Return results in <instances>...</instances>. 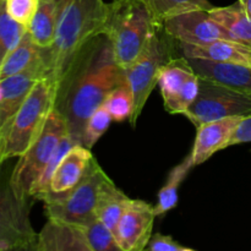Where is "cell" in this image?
Returning a JSON list of instances; mask_svg holds the SVG:
<instances>
[{
	"instance_id": "4316f807",
	"label": "cell",
	"mask_w": 251,
	"mask_h": 251,
	"mask_svg": "<svg viewBox=\"0 0 251 251\" xmlns=\"http://www.w3.org/2000/svg\"><path fill=\"white\" fill-rule=\"evenodd\" d=\"M112 120L113 118L109 114V112L103 105H100L98 109H96L90 115V118L86 122L81 145L92 150V147L97 144L98 140L103 136V134L110 126Z\"/></svg>"
},
{
	"instance_id": "9c48e42d",
	"label": "cell",
	"mask_w": 251,
	"mask_h": 251,
	"mask_svg": "<svg viewBox=\"0 0 251 251\" xmlns=\"http://www.w3.org/2000/svg\"><path fill=\"white\" fill-rule=\"evenodd\" d=\"M37 242L28 201L20 200L10 185L0 186V251H36Z\"/></svg>"
},
{
	"instance_id": "3957f363",
	"label": "cell",
	"mask_w": 251,
	"mask_h": 251,
	"mask_svg": "<svg viewBox=\"0 0 251 251\" xmlns=\"http://www.w3.org/2000/svg\"><path fill=\"white\" fill-rule=\"evenodd\" d=\"M156 26L139 0L108 2L102 34L112 44L115 61L120 68L126 69L136 60Z\"/></svg>"
},
{
	"instance_id": "6da1fadb",
	"label": "cell",
	"mask_w": 251,
	"mask_h": 251,
	"mask_svg": "<svg viewBox=\"0 0 251 251\" xmlns=\"http://www.w3.org/2000/svg\"><path fill=\"white\" fill-rule=\"evenodd\" d=\"M125 81L124 69L115 61L107 37L97 36L81 49L59 85L54 105L65 118L69 135L76 144L82 141L90 115L113 88Z\"/></svg>"
},
{
	"instance_id": "484cf974",
	"label": "cell",
	"mask_w": 251,
	"mask_h": 251,
	"mask_svg": "<svg viewBox=\"0 0 251 251\" xmlns=\"http://www.w3.org/2000/svg\"><path fill=\"white\" fill-rule=\"evenodd\" d=\"M102 105L109 112L115 122L122 123L129 120L134 110V96L127 81L113 88Z\"/></svg>"
},
{
	"instance_id": "d4e9b609",
	"label": "cell",
	"mask_w": 251,
	"mask_h": 251,
	"mask_svg": "<svg viewBox=\"0 0 251 251\" xmlns=\"http://www.w3.org/2000/svg\"><path fill=\"white\" fill-rule=\"evenodd\" d=\"M26 32V27L15 21L7 14L5 0H0V68Z\"/></svg>"
},
{
	"instance_id": "83f0119b",
	"label": "cell",
	"mask_w": 251,
	"mask_h": 251,
	"mask_svg": "<svg viewBox=\"0 0 251 251\" xmlns=\"http://www.w3.org/2000/svg\"><path fill=\"white\" fill-rule=\"evenodd\" d=\"M86 234L91 251H120L114 233L98 218L86 226Z\"/></svg>"
},
{
	"instance_id": "44dd1931",
	"label": "cell",
	"mask_w": 251,
	"mask_h": 251,
	"mask_svg": "<svg viewBox=\"0 0 251 251\" xmlns=\"http://www.w3.org/2000/svg\"><path fill=\"white\" fill-rule=\"evenodd\" d=\"M211 19L222 25L237 42L251 47V19L239 1L229 6H213L208 10Z\"/></svg>"
},
{
	"instance_id": "7402d4cb",
	"label": "cell",
	"mask_w": 251,
	"mask_h": 251,
	"mask_svg": "<svg viewBox=\"0 0 251 251\" xmlns=\"http://www.w3.org/2000/svg\"><path fill=\"white\" fill-rule=\"evenodd\" d=\"M44 59V49L37 46L29 36L28 31L25 33L20 43L6 56L0 68V80L22 73Z\"/></svg>"
},
{
	"instance_id": "8fae6325",
	"label": "cell",
	"mask_w": 251,
	"mask_h": 251,
	"mask_svg": "<svg viewBox=\"0 0 251 251\" xmlns=\"http://www.w3.org/2000/svg\"><path fill=\"white\" fill-rule=\"evenodd\" d=\"M46 61L41 60L22 73L0 80V172L12 123L36 82L46 77Z\"/></svg>"
},
{
	"instance_id": "4dcf8cb0",
	"label": "cell",
	"mask_w": 251,
	"mask_h": 251,
	"mask_svg": "<svg viewBox=\"0 0 251 251\" xmlns=\"http://www.w3.org/2000/svg\"><path fill=\"white\" fill-rule=\"evenodd\" d=\"M251 142V114L245 115L235 127L234 134L229 141V146Z\"/></svg>"
},
{
	"instance_id": "30bf717a",
	"label": "cell",
	"mask_w": 251,
	"mask_h": 251,
	"mask_svg": "<svg viewBox=\"0 0 251 251\" xmlns=\"http://www.w3.org/2000/svg\"><path fill=\"white\" fill-rule=\"evenodd\" d=\"M157 86L164 109L169 114L183 115L198 97L200 77L185 56H174L161 70Z\"/></svg>"
},
{
	"instance_id": "5b68a950",
	"label": "cell",
	"mask_w": 251,
	"mask_h": 251,
	"mask_svg": "<svg viewBox=\"0 0 251 251\" xmlns=\"http://www.w3.org/2000/svg\"><path fill=\"white\" fill-rule=\"evenodd\" d=\"M174 41L162 26H156L150 34L146 46L136 60L124 69L125 77L130 85L134 96V110L129 123L135 126L158 83V77L163 66L174 58Z\"/></svg>"
},
{
	"instance_id": "1f68e13d",
	"label": "cell",
	"mask_w": 251,
	"mask_h": 251,
	"mask_svg": "<svg viewBox=\"0 0 251 251\" xmlns=\"http://www.w3.org/2000/svg\"><path fill=\"white\" fill-rule=\"evenodd\" d=\"M238 1H239V4L242 5L243 10L247 12L248 16L251 19V0H238Z\"/></svg>"
},
{
	"instance_id": "9a60e30c",
	"label": "cell",
	"mask_w": 251,
	"mask_h": 251,
	"mask_svg": "<svg viewBox=\"0 0 251 251\" xmlns=\"http://www.w3.org/2000/svg\"><path fill=\"white\" fill-rule=\"evenodd\" d=\"M92 158L90 149L81 144L74 145L61 157L49 181L48 191L41 201L49 196H59L69 193L85 176Z\"/></svg>"
},
{
	"instance_id": "f1b7e54d",
	"label": "cell",
	"mask_w": 251,
	"mask_h": 251,
	"mask_svg": "<svg viewBox=\"0 0 251 251\" xmlns=\"http://www.w3.org/2000/svg\"><path fill=\"white\" fill-rule=\"evenodd\" d=\"M39 0H5L7 14L20 25L28 28L38 9Z\"/></svg>"
},
{
	"instance_id": "ffe728a7",
	"label": "cell",
	"mask_w": 251,
	"mask_h": 251,
	"mask_svg": "<svg viewBox=\"0 0 251 251\" xmlns=\"http://www.w3.org/2000/svg\"><path fill=\"white\" fill-rule=\"evenodd\" d=\"M132 199L120 190L112 179L108 176L102 183L96 203V216L102 221L113 233L115 232L118 222Z\"/></svg>"
},
{
	"instance_id": "4fadbf2b",
	"label": "cell",
	"mask_w": 251,
	"mask_h": 251,
	"mask_svg": "<svg viewBox=\"0 0 251 251\" xmlns=\"http://www.w3.org/2000/svg\"><path fill=\"white\" fill-rule=\"evenodd\" d=\"M154 206L144 200H131L115 228L120 251H144L153 234Z\"/></svg>"
},
{
	"instance_id": "ac0fdd59",
	"label": "cell",
	"mask_w": 251,
	"mask_h": 251,
	"mask_svg": "<svg viewBox=\"0 0 251 251\" xmlns=\"http://www.w3.org/2000/svg\"><path fill=\"white\" fill-rule=\"evenodd\" d=\"M176 46L180 55L185 58H201L251 66V47L239 42L217 41L202 46L176 42Z\"/></svg>"
},
{
	"instance_id": "7c38bea8",
	"label": "cell",
	"mask_w": 251,
	"mask_h": 251,
	"mask_svg": "<svg viewBox=\"0 0 251 251\" xmlns=\"http://www.w3.org/2000/svg\"><path fill=\"white\" fill-rule=\"evenodd\" d=\"M162 27L179 43L202 46L217 41L237 42L222 25L211 19L208 10H193L176 15L166 20Z\"/></svg>"
},
{
	"instance_id": "d6986e66",
	"label": "cell",
	"mask_w": 251,
	"mask_h": 251,
	"mask_svg": "<svg viewBox=\"0 0 251 251\" xmlns=\"http://www.w3.org/2000/svg\"><path fill=\"white\" fill-rule=\"evenodd\" d=\"M61 0H39L38 9L27 28L34 43L43 49L50 48L58 31Z\"/></svg>"
},
{
	"instance_id": "52a82bcc",
	"label": "cell",
	"mask_w": 251,
	"mask_h": 251,
	"mask_svg": "<svg viewBox=\"0 0 251 251\" xmlns=\"http://www.w3.org/2000/svg\"><path fill=\"white\" fill-rule=\"evenodd\" d=\"M107 178V173L93 157L85 176L69 193L49 196L43 200L47 218L80 226L92 223L97 218L96 203L98 193Z\"/></svg>"
},
{
	"instance_id": "8992f818",
	"label": "cell",
	"mask_w": 251,
	"mask_h": 251,
	"mask_svg": "<svg viewBox=\"0 0 251 251\" xmlns=\"http://www.w3.org/2000/svg\"><path fill=\"white\" fill-rule=\"evenodd\" d=\"M58 88L47 78L36 82L17 112L5 146V161L27 151L43 129L49 113L55 105Z\"/></svg>"
},
{
	"instance_id": "7a4b0ae2",
	"label": "cell",
	"mask_w": 251,
	"mask_h": 251,
	"mask_svg": "<svg viewBox=\"0 0 251 251\" xmlns=\"http://www.w3.org/2000/svg\"><path fill=\"white\" fill-rule=\"evenodd\" d=\"M107 10L104 0H61L55 41L44 49V78L56 88L81 49L102 34Z\"/></svg>"
},
{
	"instance_id": "cb8c5ba5",
	"label": "cell",
	"mask_w": 251,
	"mask_h": 251,
	"mask_svg": "<svg viewBox=\"0 0 251 251\" xmlns=\"http://www.w3.org/2000/svg\"><path fill=\"white\" fill-rule=\"evenodd\" d=\"M147 9L152 21L162 26L166 20L193 10H210L213 5L208 0H139Z\"/></svg>"
},
{
	"instance_id": "ba28073f",
	"label": "cell",
	"mask_w": 251,
	"mask_h": 251,
	"mask_svg": "<svg viewBox=\"0 0 251 251\" xmlns=\"http://www.w3.org/2000/svg\"><path fill=\"white\" fill-rule=\"evenodd\" d=\"M249 114H251L250 93L240 92L200 78L198 97L183 115L198 127L213 120Z\"/></svg>"
},
{
	"instance_id": "e0dca14e",
	"label": "cell",
	"mask_w": 251,
	"mask_h": 251,
	"mask_svg": "<svg viewBox=\"0 0 251 251\" xmlns=\"http://www.w3.org/2000/svg\"><path fill=\"white\" fill-rule=\"evenodd\" d=\"M36 251H91L86 226L47 218L38 233Z\"/></svg>"
},
{
	"instance_id": "f546056e",
	"label": "cell",
	"mask_w": 251,
	"mask_h": 251,
	"mask_svg": "<svg viewBox=\"0 0 251 251\" xmlns=\"http://www.w3.org/2000/svg\"><path fill=\"white\" fill-rule=\"evenodd\" d=\"M149 251H195L193 248H188L176 242L172 235H164L161 233H153L147 244Z\"/></svg>"
},
{
	"instance_id": "2e32d148",
	"label": "cell",
	"mask_w": 251,
	"mask_h": 251,
	"mask_svg": "<svg viewBox=\"0 0 251 251\" xmlns=\"http://www.w3.org/2000/svg\"><path fill=\"white\" fill-rule=\"evenodd\" d=\"M200 78L251 95V66L201 58H186Z\"/></svg>"
},
{
	"instance_id": "603a6c76",
	"label": "cell",
	"mask_w": 251,
	"mask_h": 251,
	"mask_svg": "<svg viewBox=\"0 0 251 251\" xmlns=\"http://www.w3.org/2000/svg\"><path fill=\"white\" fill-rule=\"evenodd\" d=\"M194 168L193 159L189 154L184 161H181L178 166L172 168L166 179V183L158 191V199L154 206V213L156 216H163L171 210H173L178 205L179 200V188L181 183L185 180L189 172Z\"/></svg>"
},
{
	"instance_id": "5bb4252c",
	"label": "cell",
	"mask_w": 251,
	"mask_h": 251,
	"mask_svg": "<svg viewBox=\"0 0 251 251\" xmlns=\"http://www.w3.org/2000/svg\"><path fill=\"white\" fill-rule=\"evenodd\" d=\"M244 117L245 115H234L223 118L196 127L195 142L190 152L194 167L205 163L215 153L229 147L235 127Z\"/></svg>"
},
{
	"instance_id": "277c9868",
	"label": "cell",
	"mask_w": 251,
	"mask_h": 251,
	"mask_svg": "<svg viewBox=\"0 0 251 251\" xmlns=\"http://www.w3.org/2000/svg\"><path fill=\"white\" fill-rule=\"evenodd\" d=\"M66 135H69V129L65 118L58 108L53 107L41 134L19 157L10 176V188L20 200L28 201L32 198L34 186Z\"/></svg>"
}]
</instances>
